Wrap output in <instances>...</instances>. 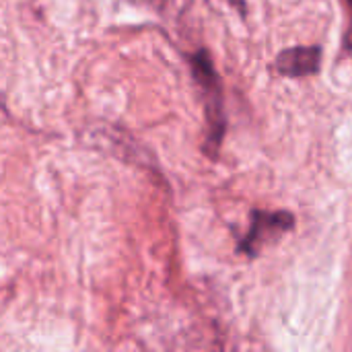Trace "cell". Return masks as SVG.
<instances>
[{"instance_id": "1", "label": "cell", "mask_w": 352, "mask_h": 352, "mask_svg": "<svg viewBox=\"0 0 352 352\" xmlns=\"http://www.w3.org/2000/svg\"><path fill=\"white\" fill-rule=\"evenodd\" d=\"M192 72L196 82L200 85L204 97H206V120H208V140H206V151L210 157H217L221 140L225 136L227 120L223 111V91H221V78L212 66V60L206 50H198L192 58Z\"/></svg>"}, {"instance_id": "2", "label": "cell", "mask_w": 352, "mask_h": 352, "mask_svg": "<svg viewBox=\"0 0 352 352\" xmlns=\"http://www.w3.org/2000/svg\"><path fill=\"white\" fill-rule=\"evenodd\" d=\"M295 227V219L291 212H260L256 210L252 214V229L248 237L241 243V250L250 256H256L260 245L264 243V237L270 233H283Z\"/></svg>"}, {"instance_id": "3", "label": "cell", "mask_w": 352, "mask_h": 352, "mask_svg": "<svg viewBox=\"0 0 352 352\" xmlns=\"http://www.w3.org/2000/svg\"><path fill=\"white\" fill-rule=\"evenodd\" d=\"M322 62V52L316 45L289 47L276 58V68L285 76H307L318 72Z\"/></svg>"}, {"instance_id": "4", "label": "cell", "mask_w": 352, "mask_h": 352, "mask_svg": "<svg viewBox=\"0 0 352 352\" xmlns=\"http://www.w3.org/2000/svg\"><path fill=\"white\" fill-rule=\"evenodd\" d=\"M344 6H346L349 12H351V23H349L346 35H344V50L352 52V0H344Z\"/></svg>"}]
</instances>
